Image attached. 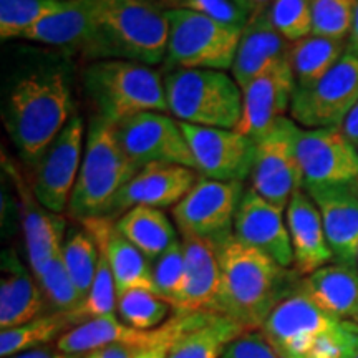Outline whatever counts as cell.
<instances>
[{
  "instance_id": "obj_32",
  "label": "cell",
  "mask_w": 358,
  "mask_h": 358,
  "mask_svg": "<svg viewBox=\"0 0 358 358\" xmlns=\"http://www.w3.org/2000/svg\"><path fill=\"white\" fill-rule=\"evenodd\" d=\"M65 6L66 0H0V38H22Z\"/></svg>"
},
{
  "instance_id": "obj_15",
  "label": "cell",
  "mask_w": 358,
  "mask_h": 358,
  "mask_svg": "<svg viewBox=\"0 0 358 358\" xmlns=\"http://www.w3.org/2000/svg\"><path fill=\"white\" fill-rule=\"evenodd\" d=\"M299 161L303 185H337L358 179V148L342 128L302 129Z\"/></svg>"
},
{
  "instance_id": "obj_33",
  "label": "cell",
  "mask_w": 358,
  "mask_h": 358,
  "mask_svg": "<svg viewBox=\"0 0 358 358\" xmlns=\"http://www.w3.org/2000/svg\"><path fill=\"white\" fill-rule=\"evenodd\" d=\"M100 254L101 252L95 239L87 231H70L64 241L62 256H64L65 267L82 299L87 297L93 279H95Z\"/></svg>"
},
{
  "instance_id": "obj_17",
  "label": "cell",
  "mask_w": 358,
  "mask_h": 358,
  "mask_svg": "<svg viewBox=\"0 0 358 358\" xmlns=\"http://www.w3.org/2000/svg\"><path fill=\"white\" fill-rule=\"evenodd\" d=\"M303 191L319 208L335 261L357 266L358 179L337 185H303Z\"/></svg>"
},
{
  "instance_id": "obj_7",
  "label": "cell",
  "mask_w": 358,
  "mask_h": 358,
  "mask_svg": "<svg viewBox=\"0 0 358 358\" xmlns=\"http://www.w3.org/2000/svg\"><path fill=\"white\" fill-rule=\"evenodd\" d=\"M164 92L179 123L236 129L243 116V88L224 70H171Z\"/></svg>"
},
{
  "instance_id": "obj_41",
  "label": "cell",
  "mask_w": 358,
  "mask_h": 358,
  "mask_svg": "<svg viewBox=\"0 0 358 358\" xmlns=\"http://www.w3.org/2000/svg\"><path fill=\"white\" fill-rule=\"evenodd\" d=\"M221 358H280L271 347L261 330L259 332H245L236 338Z\"/></svg>"
},
{
  "instance_id": "obj_14",
  "label": "cell",
  "mask_w": 358,
  "mask_h": 358,
  "mask_svg": "<svg viewBox=\"0 0 358 358\" xmlns=\"http://www.w3.org/2000/svg\"><path fill=\"white\" fill-rule=\"evenodd\" d=\"M120 143L134 164L166 163L194 169L181 123L169 113L148 111L116 124ZM196 171V169H194Z\"/></svg>"
},
{
  "instance_id": "obj_6",
  "label": "cell",
  "mask_w": 358,
  "mask_h": 358,
  "mask_svg": "<svg viewBox=\"0 0 358 358\" xmlns=\"http://www.w3.org/2000/svg\"><path fill=\"white\" fill-rule=\"evenodd\" d=\"M261 332L280 358H343L355 335L299 289L274 308Z\"/></svg>"
},
{
  "instance_id": "obj_38",
  "label": "cell",
  "mask_w": 358,
  "mask_h": 358,
  "mask_svg": "<svg viewBox=\"0 0 358 358\" xmlns=\"http://www.w3.org/2000/svg\"><path fill=\"white\" fill-rule=\"evenodd\" d=\"M161 8H185L244 30L252 19L248 0H156Z\"/></svg>"
},
{
  "instance_id": "obj_12",
  "label": "cell",
  "mask_w": 358,
  "mask_h": 358,
  "mask_svg": "<svg viewBox=\"0 0 358 358\" xmlns=\"http://www.w3.org/2000/svg\"><path fill=\"white\" fill-rule=\"evenodd\" d=\"M85 140L83 118L71 115L70 122L35 163L32 192L47 211H69L71 192L82 168Z\"/></svg>"
},
{
  "instance_id": "obj_2",
  "label": "cell",
  "mask_w": 358,
  "mask_h": 358,
  "mask_svg": "<svg viewBox=\"0 0 358 358\" xmlns=\"http://www.w3.org/2000/svg\"><path fill=\"white\" fill-rule=\"evenodd\" d=\"M169 24L156 0H93V32L83 57L148 66L166 60Z\"/></svg>"
},
{
  "instance_id": "obj_4",
  "label": "cell",
  "mask_w": 358,
  "mask_h": 358,
  "mask_svg": "<svg viewBox=\"0 0 358 358\" xmlns=\"http://www.w3.org/2000/svg\"><path fill=\"white\" fill-rule=\"evenodd\" d=\"M138 171L140 166L124 153L116 127L95 116L87 128L82 168L69 214L80 221L108 217L116 196Z\"/></svg>"
},
{
  "instance_id": "obj_35",
  "label": "cell",
  "mask_w": 358,
  "mask_h": 358,
  "mask_svg": "<svg viewBox=\"0 0 358 358\" xmlns=\"http://www.w3.org/2000/svg\"><path fill=\"white\" fill-rule=\"evenodd\" d=\"M169 307L168 302L150 290L134 289L118 295L120 317L124 324L140 330H153L163 325Z\"/></svg>"
},
{
  "instance_id": "obj_28",
  "label": "cell",
  "mask_w": 358,
  "mask_h": 358,
  "mask_svg": "<svg viewBox=\"0 0 358 358\" xmlns=\"http://www.w3.org/2000/svg\"><path fill=\"white\" fill-rule=\"evenodd\" d=\"M115 226L120 234L140 249L150 262L156 261L179 241L173 222L158 208L136 206L128 209L120 216Z\"/></svg>"
},
{
  "instance_id": "obj_5",
  "label": "cell",
  "mask_w": 358,
  "mask_h": 358,
  "mask_svg": "<svg viewBox=\"0 0 358 358\" xmlns=\"http://www.w3.org/2000/svg\"><path fill=\"white\" fill-rule=\"evenodd\" d=\"M83 88L98 118L113 127L148 111L169 113L164 78L136 62L95 60L85 70Z\"/></svg>"
},
{
  "instance_id": "obj_21",
  "label": "cell",
  "mask_w": 358,
  "mask_h": 358,
  "mask_svg": "<svg viewBox=\"0 0 358 358\" xmlns=\"http://www.w3.org/2000/svg\"><path fill=\"white\" fill-rule=\"evenodd\" d=\"M292 43L287 42L268 19L267 10L252 17L241 35L234 64L231 66L232 77L241 88L261 77L272 66L290 60Z\"/></svg>"
},
{
  "instance_id": "obj_8",
  "label": "cell",
  "mask_w": 358,
  "mask_h": 358,
  "mask_svg": "<svg viewBox=\"0 0 358 358\" xmlns=\"http://www.w3.org/2000/svg\"><path fill=\"white\" fill-rule=\"evenodd\" d=\"M164 12L169 24V69L231 70L243 30L185 8H164Z\"/></svg>"
},
{
  "instance_id": "obj_40",
  "label": "cell",
  "mask_w": 358,
  "mask_h": 358,
  "mask_svg": "<svg viewBox=\"0 0 358 358\" xmlns=\"http://www.w3.org/2000/svg\"><path fill=\"white\" fill-rule=\"evenodd\" d=\"M115 310H118V292H116L115 277L105 254L101 252L95 279H93L92 287H90L87 297L83 299L77 312L87 322L100 319V317L115 315Z\"/></svg>"
},
{
  "instance_id": "obj_18",
  "label": "cell",
  "mask_w": 358,
  "mask_h": 358,
  "mask_svg": "<svg viewBox=\"0 0 358 358\" xmlns=\"http://www.w3.org/2000/svg\"><path fill=\"white\" fill-rule=\"evenodd\" d=\"M295 77L290 60L272 66L243 88V116L237 131L259 140L277 120L290 111Z\"/></svg>"
},
{
  "instance_id": "obj_25",
  "label": "cell",
  "mask_w": 358,
  "mask_h": 358,
  "mask_svg": "<svg viewBox=\"0 0 358 358\" xmlns=\"http://www.w3.org/2000/svg\"><path fill=\"white\" fill-rule=\"evenodd\" d=\"M45 303L47 301L38 280L22 266L13 250L3 252L0 279V329H13L43 315Z\"/></svg>"
},
{
  "instance_id": "obj_46",
  "label": "cell",
  "mask_w": 358,
  "mask_h": 358,
  "mask_svg": "<svg viewBox=\"0 0 358 358\" xmlns=\"http://www.w3.org/2000/svg\"><path fill=\"white\" fill-rule=\"evenodd\" d=\"M348 50H350L353 55L358 57V6L355 12V19H353L350 35H348Z\"/></svg>"
},
{
  "instance_id": "obj_10",
  "label": "cell",
  "mask_w": 358,
  "mask_h": 358,
  "mask_svg": "<svg viewBox=\"0 0 358 358\" xmlns=\"http://www.w3.org/2000/svg\"><path fill=\"white\" fill-rule=\"evenodd\" d=\"M244 191L243 182L213 181L199 176L185 198L173 206V217L181 236L221 248L234 236L236 213Z\"/></svg>"
},
{
  "instance_id": "obj_29",
  "label": "cell",
  "mask_w": 358,
  "mask_h": 358,
  "mask_svg": "<svg viewBox=\"0 0 358 358\" xmlns=\"http://www.w3.org/2000/svg\"><path fill=\"white\" fill-rule=\"evenodd\" d=\"M245 330L226 315L213 312L208 320L174 340L168 358H221Z\"/></svg>"
},
{
  "instance_id": "obj_1",
  "label": "cell",
  "mask_w": 358,
  "mask_h": 358,
  "mask_svg": "<svg viewBox=\"0 0 358 358\" xmlns=\"http://www.w3.org/2000/svg\"><path fill=\"white\" fill-rule=\"evenodd\" d=\"M221 284L216 312L248 332L261 330L274 308L299 287L297 272L232 236L217 249Z\"/></svg>"
},
{
  "instance_id": "obj_39",
  "label": "cell",
  "mask_w": 358,
  "mask_h": 358,
  "mask_svg": "<svg viewBox=\"0 0 358 358\" xmlns=\"http://www.w3.org/2000/svg\"><path fill=\"white\" fill-rule=\"evenodd\" d=\"M267 15L277 32L290 43L312 35V0H274Z\"/></svg>"
},
{
  "instance_id": "obj_34",
  "label": "cell",
  "mask_w": 358,
  "mask_h": 358,
  "mask_svg": "<svg viewBox=\"0 0 358 358\" xmlns=\"http://www.w3.org/2000/svg\"><path fill=\"white\" fill-rule=\"evenodd\" d=\"M50 312H77L83 299L66 271L62 250L45 266L37 277Z\"/></svg>"
},
{
  "instance_id": "obj_47",
  "label": "cell",
  "mask_w": 358,
  "mask_h": 358,
  "mask_svg": "<svg viewBox=\"0 0 358 358\" xmlns=\"http://www.w3.org/2000/svg\"><path fill=\"white\" fill-rule=\"evenodd\" d=\"M274 2V0H248L250 10H252V17L259 15V13L266 12L268 7H271V3Z\"/></svg>"
},
{
  "instance_id": "obj_45",
  "label": "cell",
  "mask_w": 358,
  "mask_h": 358,
  "mask_svg": "<svg viewBox=\"0 0 358 358\" xmlns=\"http://www.w3.org/2000/svg\"><path fill=\"white\" fill-rule=\"evenodd\" d=\"M342 131L358 148V101L342 124Z\"/></svg>"
},
{
  "instance_id": "obj_48",
  "label": "cell",
  "mask_w": 358,
  "mask_h": 358,
  "mask_svg": "<svg viewBox=\"0 0 358 358\" xmlns=\"http://www.w3.org/2000/svg\"><path fill=\"white\" fill-rule=\"evenodd\" d=\"M343 358H358V335H353L350 345L347 348V353Z\"/></svg>"
},
{
  "instance_id": "obj_19",
  "label": "cell",
  "mask_w": 358,
  "mask_h": 358,
  "mask_svg": "<svg viewBox=\"0 0 358 358\" xmlns=\"http://www.w3.org/2000/svg\"><path fill=\"white\" fill-rule=\"evenodd\" d=\"M198 181L196 171L179 164L153 163L140 168L131 181L116 196L110 219L136 206L169 208L176 206Z\"/></svg>"
},
{
  "instance_id": "obj_43",
  "label": "cell",
  "mask_w": 358,
  "mask_h": 358,
  "mask_svg": "<svg viewBox=\"0 0 358 358\" xmlns=\"http://www.w3.org/2000/svg\"><path fill=\"white\" fill-rule=\"evenodd\" d=\"M8 358H80V357L69 355V353L58 350V347L55 348L38 347V348H32V350L17 353V355H12Z\"/></svg>"
},
{
  "instance_id": "obj_20",
  "label": "cell",
  "mask_w": 358,
  "mask_h": 358,
  "mask_svg": "<svg viewBox=\"0 0 358 358\" xmlns=\"http://www.w3.org/2000/svg\"><path fill=\"white\" fill-rule=\"evenodd\" d=\"M82 222L85 231L95 239L98 249L105 254L113 272L118 295L134 289L155 292L151 262L127 237L120 234L110 217L85 219Z\"/></svg>"
},
{
  "instance_id": "obj_42",
  "label": "cell",
  "mask_w": 358,
  "mask_h": 358,
  "mask_svg": "<svg viewBox=\"0 0 358 358\" xmlns=\"http://www.w3.org/2000/svg\"><path fill=\"white\" fill-rule=\"evenodd\" d=\"M141 348L133 345H124V343H113V345H106L96 350L87 353L82 358H136Z\"/></svg>"
},
{
  "instance_id": "obj_16",
  "label": "cell",
  "mask_w": 358,
  "mask_h": 358,
  "mask_svg": "<svg viewBox=\"0 0 358 358\" xmlns=\"http://www.w3.org/2000/svg\"><path fill=\"white\" fill-rule=\"evenodd\" d=\"M234 236L243 244L267 254L282 267L294 266V249L287 221H284V209L268 203L252 187L244 191L237 208Z\"/></svg>"
},
{
  "instance_id": "obj_49",
  "label": "cell",
  "mask_w": 358,
  "mask_h": 358,
  "mask_svg": "<svg viewBox=\"0 0 358 358\" xmlns=\"http://www.w3.org/2000/svg\"><path fill=\"white\" fill-rule=\"evenodd\" d=\"M353 322H357V324H358V315L355 317V320H353Z\"/></svg>"
},
{
  "instance_id": "obj_50",
  "label": "cell",
  "mask_w": 358,
  "mask_h": 358,
  "mask_svg": "<svg viewBox=\"0 0 358 358\" xmlns=\"http://www.w3.org/2000/svg\"><path fill=\"white\" fill-rule=\"evenodd\" d=\"M357 266H358V256H357Z\"/></svg>"
},
{
  "instance_id": "obj_9",
  "label": "cell",
  "mask_w": 358,
  "mask_h": 358,
  "mask_svg": "<svg viewBox=\"0 0 358 358\" xmlns=\"http://www.w3.org/2000/svg\"><path fill=\"white\" fill-rule=\"evenodd\" d=\"M301 131L302 128L290 116H282L256 140L250 187L282 209H287L294 192L303 187L299 161Z\"/></svg>"
},
{
  "instance_id": "obj_13",
  "label": "cell",
  "mask_w": 358,
  "mask_h": 358,
  "mask_svg": "<svg viewBox=\"0 0 358 358\" xmlns=\"http://www.w3.org/2000/svg\"><path fill=\"white\" fill-rule=\"evenodd\" d=\"M201 178L243 182L250 178L256 159V140L237 129L206 128L181 123Z\"/></svg>"
},
{
  "instance_id": "obj_11",
  "label": "cell",
  "mask_w": 358,
  "mask_h": 358,
  "mask_svg": "<svg viewBox=\"0 0 358 358\" xmlns=\"http://www.w3.org/2000/svg\"><path fill=\"white\" fill-rule=\"evenodd\" d=\"M358 101V57L350 50L325 77L308 87H295L290 118L307 129L342 128Z\"/></svg>"
},
{
  "instance_id": "obj_44",
  "label": "cell",
  "mask_w": 358,
  "mask_h": 358,
  "mask_svg": "<svg viewBox=\"0 0 358 358\" xmlns=\"http://www.w3.org/2000/svg\"><path fill=\"white\" fill-rule=\"evenodd\" d=\"M179 337H181V335H179ZM176 338L178 337L166 338V340H163V342L156 343L155 347L145 348V350H141L140 353H138L136 358H168L169 350H171V345H173L174 340H176Z\"/></svg>"
},
{
  "instance_id": "obj_26",
  "label": "cell",
  "mask_w": 358,
  "mask_h": 358,
  "mask_svg": "<svg viewBox=\"0 0 358 358\" xmlns=\"http://www.w3.org/2000/svg\"><path fill=\"white\" fill-rule=\"evenodd\" d=\"M22 226L25 249L35 279L64 248L65 221L58 214L47 211L37 199L22 189Z\"/></svg>"
},
{
  "instance_id": "obj_24",
  "label": "cell",
  "mask_w": 358,
  "mask_h": 358,
  "mask_svg": "<svg viewBox=\"0 0 358 358\" xmlns=\"http://www.w3.org/2000/svg\"><path fill=\"white\" fill-rule=\"evenodd\" d=\"M299 290L320 310L337 320L358 315V268L348 264H327L299 280Z\"/></svg>"
},
{
  "instance_id": "obj_31",
  "label": "cell",
  "mask_w": 358,
  "mask_h": 358,
  "mask_svg": "<svg viewBox=\"0 0 358 358\" xmlns=\"http://www.w3.org/2000/svg\"><path fill=\"white\" fill-rule=\"evenodd\" d=\"M345 52V40L319 37L313 34L292 43L290 65L295 77V87L302 88L319 82L338 64Z\"/></svg>"
},
{
  "instance_id": "obj_30",
  "label": "cell",
  "mask_w": 358,
  "mask_h": 358,
  "mask_svg": "<svg viewBox=\"0 0 358 358\" xmlns=\"http://www.w3.org/2000/svg\"><path fill=\"white\" fill-rule=\"evenodd\" d=\"M78 312H50L24 325L2 330L0 334V357L8 358L17 353L45 347L53 340H60L71 329L83 324Z\"/></svg>"
},
{
  "instance_id": "obj_37",
  "label": "cell",
  "mask_w": 358,
  "mask_h": 358,
  "mask_svg": "<svg viewBox=\"0 0 358 358\" xmlns=\"http://www.w3.org/2000/svg\"><path fill=\"white\" fill-rule=\"evenodd\" d=\"M155 292L159 299L176 308L185 287V249L182 241H176L166 252L151 262Z\"/></svg>"
},
{
  "instance_id": "obj_22",
  "label": "cell",
  "mask_w": 358,
  "mask_h": 358,
  "mask_svg": "<svg viewBox=\"0 0 358 358\" xmlns=\"http://www.w3.org/2000/svg\"><path fill=\"white\" fill-rule=\"evenodd\" d=\"M287 227L297 274L308 275L334 259L317 204L306 191L294 192L287 204Z\"/></svg>"
},
{
  "instance_id": "obj_27",
  "label": "cell",
  "mask_w": 358,
  "mask_h": 358,
  "mask_svg": "<svg viewBox=\"0 0 358 358\" xmlns=\"http://www.w3.org/2000/svg\"><path fill=\"white\" fill-rule=\"evenodd\" d=\"M93 32V0H66L60 12L30 29L24 40L83 52Z\"/></svg>"
},
{
  "instance_id": "obj_36",
  "label": "cell",
  "mask_w": 358,
  "mask_h": 358,
  "mask_svg": "<svg viewBox=\"0 0 358 358\" xmlns=\"http://www.w3.org/2000/svg\"><path fill=\"white\" fill-rule=\"evenodd\" d=\"M358 0H312V34L334 40L350 35Z\"/></svg>"
},
{
  "instance_id": "obj_23",
  "label": "cell",
  "mask_w": 358,
  "mask_h": 358,
  "mask_svg": "<svg viewBox=\"0 0 358 358\" xmlns=\"http://www.w3.org/2000/svg\"><path fill=\"white\" fill-rule=\"evenodd\" d=\"M185 287L176 312H216L221 268L217 249L196 237H182Z\"/></svg>"
},
{
  "instance_id": "obj_3",
  "label": "cell",
  "mask_w": 358,
  "mask_h": 358,
  "mask_svg": "<svg viewBox=\"0 0 358 358\" xmlns=\"http://www.w3.org/2000/svg\"><path fill=\"white\" fill-rule=\"evenodd\" d=\"M70 118V87L62 69L32 70L13 83L7 100L6 127L27 163H37Z\"/></svg>"
}]
</instances>
